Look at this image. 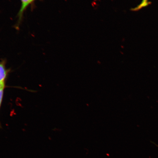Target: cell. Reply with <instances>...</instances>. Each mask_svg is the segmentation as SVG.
Instances as JSON below:
<instances>
[{
	"label": "cell",
	"instance_id": "1",
	"mask_svg": "<svg viewBox=\"0 0 158 158\" xmlns=\"http://www.w3.org/2000/svg\"><path fill=\"white\" fill-rule=\"evenodd\" d=\"M21 6L18 14L19 19L20 20L22 17L23 12L29 5L33 2V0H21Z\"/></svg>",
	"mask_w": 158,
	"mask_h": 158
},
{
	"label": "cell",
	"instance_id": "2",
	"mask_svg": "<svg viewBox=\"0 0 158 158\" xmlns=\"http://www.w3.org/2000/svg\"><path fill=\"white\" fill-rule=\"evenodd\" d=\"M7 71L3 62L0 63V82L4 81L6 77Z\"/></svg>",
	"mask_w": 158,
	"mask_h": 158
},
{
	"label": "cell",
	"instance_id": "3",
	"mask_svg": "<svg viewBox=\"0 0 158 158\" xmlns=\"http://www.w3.org/2000/svg\"><path fill=\"white\" fill-rule=\"evenodd\" d=\"M151 3V2L149 1V0H142L141 3L137 7L131 9L130 10L133 11H138L143 8L148 6Z\"/></svg>",
	"mask_w": 158,
	"mask_h": 158
},
{
	"label": "cell",
	"instance_id": "4",
	"mask_svg": "<svg viewBox=\"0 0 158 158\" xmlns=\"http://www.w3.org/2000/svg\"><path fill=\"white\" fill-rule=\"evenodd\" d=\"M3 89L4 88H3L0 89V107H1L2 100L3 97ZM0 127H1V126H0Z\"/></svg>",
	"mask_w": 158,
	"mask_h": 158
},
{
	"label": "cell",
	"instance_id": "5",
	"mask_svg": "<svg viewBox=\"0 0 158 158\" xmlns=\"http://www.w3.org/2000/svg\"><path fill=\"white\" fill-rule=\"evenodd\" d=\"M5 86V85L4 81L0 82V89L4 88Z\"/></svg>",
	"mask_w": 158,
	"mask_h": 158
},
{
	"label": "cell",
	"instance_id": "6",
	"mask_svg": "<svg viewBox=\"0 0 158 158\" xmlns=\"http://www.w3.org/2000/svg\"><path fill=\"white\" fill-rule=\"evenodd\" d=\"M153 143L154 144V145H155L156 146V147H158V145H157L156 144L154 143Z\"/></svg>",
	"mask_w": 158,
	"mask_h": 158
},
{
	"label": "cell",
	"instance_id": "7",
	"mask_svg": "<svg viewBox=\"0 0 158 158\" xmlns=\"http://www.w3.org/2000/svg\"><path fill=\"white\" fill-rule=\"evenodd\" d=\"M35 1V0H33V1Z\"/></svg>",
	"mask_w": 158,
	"mask_h": 158
}]
</instances>
